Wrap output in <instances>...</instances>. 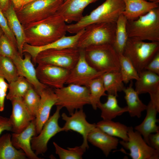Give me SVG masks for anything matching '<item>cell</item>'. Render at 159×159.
I'll return each instance as SVG.
<instances>
[{"label":"cell","instance_id":"1","mask_svg":"<svg viewBox=\"0 0 159 159\" xmlns=\"http://www.w3.org/2000/svg\"><path fill=\"white\" fill-rule=\"evenodd\" d=\"M25 43L40 47L54 42L65 36L67 25L57 12L44 19L23 26Z\"/></svg>","mask_w":159,"mask_h":159},{"label":"cell","instance_id":"2","mask_svg":"<svg viewBox=\"0 0 159 159\" xmlns=\"http://www.w3.org/2000/svg\"><path fill=\"white\" fill-rule=\"evenodd\" d=\"M125 7L123 0H106L89 14L83 16L78 21L67 25V31L70 33L75 34L92 24L116 23L119 16L122 14Z\"/></svg>","mask_w":159,"mask_h":159},{"label":"cell","instance_id":"3","mask_svg":"<svg viewBox=\"0 0 159 159\" xmlns=\"http://www.w3.org/2000/svg\"><path fill=\"white\" fill-rule=\"evenodd\" d=\"M128 37L143 41L159 42V7L134 20H127Z\"/></svg>","mask_w":159,"mask_h":159},{"label":"cell","instance_id":"4","mask_svg":"<svg viewBox=\"0 0 159 159\" xmlns=\"http://www.w3.org/2000/svg\"><path fill=\"white\" fill-rule=\"evenodd\" d=\"M84 49L86 61L97 71H120L118 54L112 45L92 46Z\"/></svg>","mask_w":159,"mask_h":159},{"label":"cell","instance_id":"5","mask_svg":"<svg viewBox=\"0 0 159 159\" xmlns=\"http://www.w3.org/2000/svg\"><path fill=\"white\" fill-rule=\"evenodd\" d=\"M64 1V0H34L15 11L24 26L54 14Z\"/></svg>","mask_w":159,"mask_h":159},{"label":"cell","instance_id":"6","mask_svg":"<svg viewBox=\"0 0 159 159\" xmlns=\"http://www.w3.org/2000/svg\"><path fill=\"white\" fill-rule=\"evenodd\" d=\"M159 52V42H147L128 37L123 54L131 62L139 73Z\"/></svg>","mask_w":159,"mask_h":159},{"label":"cell","instance_id":"7","mask_svg":"<svg viewBox=\"0 0 159 159\" xmlns=\"http://www.w3.org/2000/svg\"><path fill=\"white\" fill-rule=\"evenodd\" d=\"M57 98L55 105L65 108L70 115L74 111L90 104V92L88 87L73 84L53 89Z\"/></svg>","mask_w":159,"mask_h":159},{"label":"cell","instance_id":"8","mask_svg":"<svg viewBox=\"0 0 159 159\" xmlns=\"http://www.w3.org/2000/svg\"><path fill=\"white\" fill-rule=\"evenodd\" d=\"M116 23L93 24L87 26L79 39L77 48L84 49L90 46L105 44L112 46Z\"/></svg>","mask_w":159,"mask_h":159},{"label":"cell","instance_id":"9","mask_svg":"<svg viewBox=\"0 0 159 159\" xmlns=\"http://www.w3.org/2000/svg\"><path fill=\"white\" fill-rule=\"evenodd\" d=\"M80 55V49L77 47L49 49L39 53L35 62L57 66L70 71L77 62Z\"/></svg>","mask_w":159,"mask_h":159},{"label":"cell","instance_id":"10","mask_svg":"<svg viewBox=\"0 0 159 159\" xmlns=\"http://www.w3.org/2000/svg\"><path fill=\"white\" fill-rule=\"evenodd\" d=\"M128 140L119 143L125 148L129 150V154L132 159H158L159 151L149 146L138 131H134L132 127H129L127 133Z\"/></svg>","mask_w":159,"mask_h":159},{"label":"cell","instance_id":"11","mask_svg":"<svg viewBox=\"0 0 159 159\" xmlns=\"http://www.w3.org/2000/svg\"><path fill=\"white\" fill-rule=\"evenodd\" d=\"M56 106L55 112L44 124L40 132L37 136H33L31 140L32 149L37 156L45 153L47 150V144L49 140L57 134L62 132V127L58 124V120L60 117V110L62 107Z\"/></svg>","mask_w":159,"mask_h":159},{"label":"cell","instance_id":"12","mask_svg":"<svg viewBox=\"0 0 159 159\" xmlns=\"http://www.w3.org/2000/svg\"><path fill=\"white\" fill-rule=\"evenodd\" d=\"M70 115L69 116L64 113H62V118L65 123L62 127V131L71 130L81 135L83 138V142L80 146L85 152L89 148L87 140L88 135L96 127V125L87 121L86 114L82 109L76 110Z\"/></svg>","mask_w":159,"mask_h":159},{"label":"cell","instance_id":"13","mask_svg":"<svg viewBox=\"0 0 159 159\" xmlns=\"http://www.w3.org/2000/svg\"><path fill=\"white\" fill-rule=\"evenodd\" d=\"M80 49L79 59L70 71L66 84H73L88 87L92 80L101 76L104 73L98 72L90 66L85 59L84 49Z\"/></svg>","mask_w":159,"mask_h":159},{"label":"cell","instance_id":"14","mask_svg":"<svg viewBox=\"0 0 159 159\" xmlns=\"http://www.w3.org/2000/svg\"><path fill=\"white\" fill-rule=\"evenodd\" d=\"M37 76L39 82L53 88L64 86L70 71L61 67L48 64H39L36 68Z\"/></svg>","mask_w":159,"mask_h":159},{"label":"cell","instance_id":"15","mask_svg":"<svg viewBox=\"0 0 159 159\" xmlns=\"http://www.w3.org/2000/svg\"><path fill=\"white\" fill-rule=\"evenodd\" d=\"M135 90L139 94L148 93L150 101L159 111V76L145 69L138 73Z\"/></svg>","mask_w":159,"mask_h":159},{"label":"cell","instance_id":"16","mask_svg":"<svg viewBox=\"0 0 159 159\" xmlns=\"http://www.w3.org/2000/svg\"><path fill=\"white\" fill-rule=\"evenodd\" d=\"M39 102L35 118L36 134L40 132L45 123L49 118L52 107L55 105L57 98L54 89L47 87L40 94Z\"/></svg>","mask_w":159,"mask_h":159},{"label":"cell","instance_id":"17","mask_svg":"<svg viewBox=\"0 0 159 159\" xmlns=\"http://www.w3.org/2000/svg\"><path fill=\"white\" fill-rule=\"evenodd\" d=\"M23 54L24 55V58L19 55L12 60L16 66L19 76L26 79L40 95L47 86L42 84L38 79L36 69L32 62L31 55L27 53H24Z\"/></svg>","mask_w":159,"mask_h":159},{"label":"cell","instance_id":"18","mask_svg":"<svg viewBox=\"0 0 159 159\" xmlns=\"http://www.w3.org/2000/svg\"><path fill=\"white\" fill-rule=\"evenodd\" d=\"M11 101L12 111L9 118L12 125L11 131L13 133H19L24 130L35 117L27 109L22 98H15Z\"/></svg>","mask_w":159,"mask_h":159},{"label":"cell","instance_id":"19","mask_svg":"<svg viewBox=\"0 0 159 159\" xmlns=\"http://www.w3.org/2000/svg\"><path fill=\"white\" fill-rule=\"evenodd\" d=\"M84 30L85 29H83L73 36H65L54 42L42 46H32L25 43L23 47V53H27L29 54L32 57L33 63L35 65V58L37 54L42 51L51 49L77 47L79 38Z\"/></svg>","mask_w":159,"mask_h":159},{"label":"cell","instance_id":"20","mask_svg":"<svg viewBox=\"0 0 159 159\" xmlns=\"http://www.w3.org/2000/svg\"><path fill=\"white\" fill-rule=\"evenodd\" d=\"M11 135V142L16 148L21 150L29 159H41L35 154L31 145L32 138L37 135L35 119L22 132L19 133H13Z\"/></svg>","mask_w":159,"mask_h":159},{"label":"cell","instance_id":"21","mask_svg":"<svg viewBox=\"0 0 159 159\" xmlns=\"http://www.w3.org/2000/svg\"><path fill=\"white\" fill-rule=\"evenodd\" d=\"M98 0H66L60 6L57 13L66 22H77L83 16V12L89 4Z\"/></svg>","mask_w":159,"mask_h":159},{"label":"cell","instance_id":"22","mask_svg":"<svg viewBox=\"0 0 159 159\" xmlns=\"http://www.w3.org/2000/svg\"><path fill=\"white\" fill-rule=\"evenodd\" d=\"M87 140L101 149L106 157L113 150L117 149L119 140L106 133L96 126L89 133Z\"/></svg>","mask_w":159,"mask_h":159},{"label":"cell","instance_id":"23","mask_svg":"<svg viewBox=\"0 0 159 159\" xmlns=\"http://www.w3.org/2000/svg\"><path fill=\"white\" fill-rule=\"evenodd\" d=\"M3 12L6 19L10 30L16 38L19 53L21 57L23 58V49L25 43L24 31L11 1L8 9Z\"/></svg>","mask_w":159,"mask_h":159},{"label":"cell","instance_id":"24","mask_svg":"<svg viewBox=\"0 0 159 159\" xmlns=\"http://www.w3.org/2000/svg\"><path fill=\"white\" fill-rule=\"evenodd\" d=\"M125 9L122 14L127 20H134L150 11L158 7L159 4L146 0H123Z\"/></svg>","mask_w":159,"mask_h":159},{"label":"cell","instance_id":"25","mask_svg":"<svg viewBox=\"0 0 159 159\" xmlns=\"http://www.w3.org/2000/svg\"><path fill=\"white\" fill-rule=\"evenodd\" d=\"M146 116L142 122L134 128L143 137L148 145V137L149 135L159 131V127L156 124L159 120L156 118L157 113L159 112L150 101L147 105Z\"/></svg>","mask_w":159,"mask_h":159},{"label":"cell","instance_id":"26","mask_svg":"<svg viewBox=\"0 0 159 159\" xmlns=\"http://www.w3.org/2000/svg\"><path fill=\"white\" fill-rule=\"evenodd\" d=\"M129 86L124 89L125 99L127 104V112L132 117L140 118L142 112L147 108V105L144 104L140 99L139 94L132 87V82L131 81Z\"/></svg>","mask_w":159,"mask_h":159},{"label":"cell","instance_id":"27","mask_svg":"<svg viewBox=\"0 0 159 159\" xmlns=\"http://www.w3.org/2000/svg\"><path fill=\"white\" fill-rule=\"evenodd\" d=\"M107 96L106 102L102 103L100 101L97 105V108L101 111V117L103 120H112L127 112V106L122 107L119 106L116 96L112 95Z\"/></svg>","mask_w":159,"mask_h":159},{"label":"cell","instance_id":"28","mask_svg":"<svg viewBox=\"0 0 159 159\" xmlns=\"http://www.w3.org/2000/svg\"><path fill=\"white\" fill-rule=\"evenodd\" d=\"M103 85L108 95L118 96V93L123 91L125 87L120 71L103 73L101 76Z\"/></svg>","mask_w":159,"mask_h":159},{"label":"cell","instance_id":"29","mask_svg":"<svg viewBox=\"0 0 159 159\" xmlns=\"http://www.w3.org/2000/svg\"><path fill=\"white\" fill-rule=\"evenodd\" d=\"M11 135L6 133L0 137V159H26L27 157L21 150L16 148L11 141Z\"/></svg>","mask_w":159,"mask_h":159},{"label":"cell","instance_id":"30","mask_svg":"<svg viewBox=\"0 0 159 159\" xmlns=\"http://www.w3.org/2000/svg\"><path fill=\"white\" fill-rule=\"evenodd\" d=\"M127 19L122 14L116 23L115 40L112 46L118 54H123L128 38L127 30Z\"/></svg>","mask_w":159,"mask_h":159},{"label":"cell","instance_id":"31","mask_svg":"<svg viewBox=\"0 0 159 159\" xmlns=\"http://www.w3.org/2000/svg\"><path fill=\"white\" fill-rule=\"evenodd\" d=\"M96 125L97 127L110 135L118 137L125 141L128 140L129 127L125 125L112 120H103Z\"/></svg>","mask_w":159,"mask_h":159},{"label":"cell","instance_id":"32","mask_svg":"<svg viewBox=\"0 0 159 159\" xmlns=\"http://www.w3.org/2000/svg\"><path fill=\"white\" fill-rule=\"evenodd\" d=\"M32 87L26 79L19 76L17 79L9 84V91L6 98L11 101L15 98H22L28 90Z\"/></svg>","mask_w":159,"mask_h":159},{"label":"cell","instance_id":"33","mask_svg":"<svg viewBox=\"0 0 159 159\" xmlns=\"http://www.w3.org/2000/svg\"><path fill=\"white\" fill-rule=\"evenodd\" d=\"M120 72L123 82L127 84L132 80H137L138 73L130 60L123 54H118Z\"/></svg>","mask_w":159,"mask_h":159},{"label":"cell","instance_id":"34","mask_svg":"<svg viewBox=\"0 0 159 159\" xmlns=\"http://www.w3.org/2000/svg\"><path fill=\"white\" fill-rule=\"evenodd\" d=\"M19 76L12 59L0 56V77L6 80L9 84L17 79Z\"/></svg>","mask_w":159,"mask_h":159},{"label":"cell","instance_id":"35","mask_svg":"<svg viewBox=\"0 0 159 159\" xmlns=\"http://www.w3.org/2000/svg\"><path fill=\"white\" fill-rule=\"evenodd\" d=\"M88 87L90 92V104L93 109L96 110L97 104L100 101L101 97L107 95L105 93L101 76L92 80Z\"/></svg>","mask_w":159,"mask_h":159},{"label":"cell","instance_id":"36","mask_svg":"<svg viewBox=\"0 0 159 159\" xmlns=\"http://www.w3.org/2000/svg\"><path fill=\"white\" fill-rule=\"evenodd\" d=\"M55 153L60 159H82L85 151L81 147L68 148L67 149L62 148L55 142L53 143Z\"/></svg>","mask_w":159,"mask_h":159},{"label":"cell","instance_id":"37","mask_svg":"<svg viewBox=\"0 0 159 159\" xmlns=\"http://www.w3.org/2000/svg\"><path fill=\"white\" fill-rule=\"evenodd\" d=\"M40 98L33 87L29 89L22 97L25 106L32 116L35 117Z\"/></svg>","mask_w":159,"mask_h":159},{"label":"cell","instance_id":"38","mask_svg":"<svg viewBox=\"0 0 159 159\" xmlns=\"http://www.w3.org/2000/svg\"><path fill=\"white\" fill-rule=\"evenodd\" d=\"M19 55L17 46L4 34L0 38V56L13 59Z\"/></svg>","mask_w":159,"mask_h":159},{"label":"cell","instance_id":"39","mask_svg":"<svg viewBox=\"0 0 159 159\" xmlns=\"http://www.w3.org/2000/svg\"><path fill=\"white\" fill-rule=\"evenodd\" d=\"M0 26L6 34L10 40L16 45L17 43L16 38L10 30L6 18L3 12L0 9Z\"/></svg>","mask_w":159,"mask_h":159},{"label":"cell","instance_id":"40","mask_svg":"<svg viewBox=\"0 0 159 159\" xmlns=\"http://www.w3.org/2000/svg\"><path fill=\"white\" fill-rule=\"evenodd\" d=\"M9 87L7 83L3 77H0V111H4V101L6 96V92Z\"/></svg>","mask_w":159,"mask_h":159},{"label":"cell","instance_id":"41","mask_svg":"<svg viewBox=\"0 0 159 159\" xmlns=\"http://www.w3.org/2000/svg\"><path fill=\"white\" fill-rule=\"evenodd\" d=\"M144 69L159 75V52L145 66Z\"/></svg>","mask_w":159,"mask_h":159},{"label":"cell","instance_id":"42","mask_svg":"<svg viewBox=\"0 0 159 159\" xmlns=\"http://www.w3.org/2000/svg\"><path fill=\"white\" fill-rule=\"evenodd\" d=\"M148 145L159 151V131L155 134L151 133L148 137Z\"/></svg>","mask_w":159,"mask_h":159},{"label":"cell","instance_id":"43","mask_svg":"<svg viewBox=\"0 0 159 159\" xmlns=\"http://www.w3.org/2000/svg\"><path fill=\"white\" fill-rule=\"evenodd\" d=\"M12 125L9 118L0 116V135L4 130L11 131Z\"/></svg>","mask_w":159,"mask_h":159},{"label":"cell","instance_id":"44","mask_svg":"<svg viewBox=\"0 0 159 159\" xmlns=\"http://www.w3.org/2000/svg\"><path fill=\"white\" fill-rule=\"evenodd\" d=\"M34 0H10L15 10H18L28 3ZM66 0H64V1Z\"/></svg>","mask_w":159,"mask_h":159},{"label":"cell","instance_id":"45","mask_svg":"<svg viewBox=\"0 0 159 159\" xmlns=\"http://www.w3.org/2000/svg\"><path fill=\"white\" fill-rule=\"evenodd\" d=\"M10 0H0V9L2 12L6 10L9 6Z\"/></svg>","mask_w":159,"mask_h":159},{"label":"cell","instance_id":"46","mask_svg":"<svg viewBox=\"0 0 159 159\" xmlns=\"http://www.w3.org/2000/svg\"><path fill=\"white\" fill-rule=\"evenodd\" d=\"M146 1L151 2L159 4V0H146Z\"/></svg>","mask_w":159,"mask_h":159},{"label":"cell","instance_id":"47","mask_svg":"<svg viewBox=\"0 0 159 159\" xmlns=\"http://www.w3.org/2000/svg\"><path fill=\"white\" fill-rule=\"evenodd\" d=\"M4 34V32L0 26V38L1 36Z\"/></svg>","mask_w":159,"mask_h":159}]
</instances>
